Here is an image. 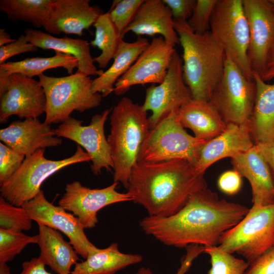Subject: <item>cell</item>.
<instances>
[{"label": "cell", "instance_id": "37", "mask_svg": "<svg viewBox=\"0 0 274 274\" xmlns=\"http://www.w3.org/2000/svg\"><path fill=\"white\" fill-rule=\"evenodd\" d=\"M25 156L0 143V185L7 181L23 162Z\"/></svg>", "mask_w": 274, "mask_h": 274}, {"label": "cell", "instance_id": "45", "mask_svg": "<svg viewBox=\"0 0 274 274\" xmlns=\"http://www.w3.org/2000/svg\"><path fill=\"white\" fill-rule=\"evenodd\" d=\"M260 77L265 82L274 78V46L269 54L265 68Z\"/></svg>", "mask_w": 274, "mask_h": 274}, {"label": "cell", "instance_id": "12", "mask_svg": "<svg viewBox=\"0 0 274 274\" xmlns=\"http://www.w3.org/2000/svg\"><path fill=\"white\" fill-rule=\"evenodd\" d=\"M21 207L38 224L47 226L64 234L78 255L84 259L98 249L89 241L78 218L61 207L49 201L43 190Z\"/></svg>", "mask_w": 274, "mask_h": 274}, {"label": "cell", "instance_id": "1", "mask_svg": "<svg viewBox=\"0 0 274 274\" xmlns=\"http://www.w3.org/2000/svg\"><path fill=\"white\" fill-rule=\"evenodd\" d=\"M246 206L220 199L208 188L194 193L184 207L168 217L148 216L140 222L148 235L167 246H218L222 234L247 214Z\"/></svg>", "mask_w": 274, "mask_h": 274}, {"label": "cell", "instance_id": "39", "mask_svg": "<svg viewBox=\"0 0 274 274\" xmlns=\"http://www.w3.org/2000/svg\"><path fill=\"white\" fill-rule=\"evenodd\" d=\"M170 9L174 20L187 22L191 16L196 1L163 0Z\"/></svg>", "mask_w": 274, "mask_h": 274}, {"label": "cell", "instance_id": "14", "mask_svg": "<svg viewBox=\"0 0 274 274\" xmlns=\"http://www.w3.org/2000/svg\"><path fill=\"white\" fill-rule=\"evenodd\" d=\"M46 96L40 83L33 78L15 73L7 78L0 89V122L16 115L22 118H38L46 111Z\"/></svg>", "mask_w": 274, "mask_h": 274}, {"label": "cell", "instance_id": "4", "mask_svg": "<svg viewBox=\"0 0 274 274\" xmlns=\"http://www.w3.org/2000/svg\"><path fill=\"white\" fill-rule=\"evenodd\" d=\"M110 119L107 140L113 163L114 182L127 188L150 130L149 117L142 105L124 97L112 109Z\"/></svg>", "mask_w": 274, "mask_h": 274}, {"label": "cell", "instance_id": "6", "mask_svg": "<svg viewBox=\"0 0 274 274\" xmlns=\"http://www.w3.org/2000/svg\"><path fill=\"white\" fill-rule=\"evenodd\" d=\"M45 149H40L26 156L21 166L1 186V197L12 204L21 207L32 199L41 190L43 183L62 168L77 163L91 161L88 154L80 145L75 153L61 160L45 158Z\"/></svg>", "mask_w": 274, "mask_h": 274}, {"label": "cell", "instance_id": "43", "mask_svg": "<svg viewBox=\"0 0 274 274\" xmlns=\"http://www.w3.org/2000/svg\"><path fill=\"white\" fill-rule=\"evenodd\" d=\"M45 265L39 257L33 258L22 263V269L20 274H52L46 270Z\"/></svg>", "mask_w": 274, "mask_h": 274}, {"label": "cell", "instance_id": "41", "mask_svg": "<svg viewBox=\"0 0 274 274\" xmlns=\"http://www.w3.org/2000/svg\"><path fill=\"white\" fill-rule=\"evenodd\" d=\"M244 274H274V245L250 264Z\"/></svg>", "mask_w": 274, "mask_h": 274}, {"label": "cell", "instance_id": "10", "mask_svg": "<svg viewBox=\"0 0 274 274\" xmlns=\"http://www.w3.org/2000/svg\"><path fill=\"white\" fill-rule=\"evenodd\" d=\"M256 85L225 54L222 76L210 101L227 124L250 123L256 97Z\"/></svg>", "mask_w": 274, "mask_h": 274}, {"label": "cell", "instance_id": "2", "mask_svg": "<svg viewBox=\"0 0 274 274\" xmlns=\"http://www.w3.org/2000/svg\"><path fill=\"white\" fill-rule=\"evenodd\" d=\"M207 188L204 174L186 160L138 162L132 169L127 194L142 205L149 216H172L195 193Z\"/></svg>", "mask_w": 274, "mask_h": 274}, {"label": "cell", "instance_id": "44", "mask_svg": "<svg viewBox=\"0 0 274 274\" xmlns=\"http://www.w3.org/2000/svg\"><path fill=\"white\" fill-rule=\"evenodd\" d=\"M254 145L268 166L274 182V141L269 144Z\"/></svg>", "mask_w": 274, "mask_h": 274}, {"label": "cell", "instance_id": "40", "mask_svg": "<svg viewBox=\"0 0 274 274\" xmlns=\"http://www.w3.org/2000/svg\"><path fill=\"white\" fill-rule=\"evenodd\" d=\"M242 178L239 173L234 169L225 171L218 178V187L222 192L227 195H234L242 188Z\"/></svg>", "mask_w": 274, "mask_h": 274}, {"label": "cell", "instance_id": "15", "mask_svg": "<svg viewBox=\"0 0 274 274\" xmlns=\"http://www.w3.org/2000/svg\"><path fill=\"white\" fill-rule=\"evenodd\" d=\"M176 51L175 46L162 37H154L127 72L116 82L114 93L124 94L134 85L160 84L166 76Z\"/></svg>", "mask_w": 274, "mask_h": 274}, {"label": "cell", "instance_id": "27", "mask_svg": "<svg viewBox=\"0 0 274 274\" xmlns=\"http://www.w3.org/2000/svg\"><path fill=\"white\" fill-rule=\"evenodd\" d=\"M149 43L148 40L143 37H138L133 42H127L122 39L111 66L101 76L92 80L93 92L100 93L102 97H106L114 92L116 82L127 72Z\"/></svg>", "mask_w": 274, "mask_h": 274}, {"label": "cell", "instance_id": "9", "mask_svg": "<svg viewBox=\"0 0 274 274\" xmlns=\"http://www.w3.org/2000/svg\"><path fill=\"white\" fill-rule=\"evenodd\" d=\"M210 31L225 54L248 78L253 79L248 57L249 25L243 0H218Z\"/></svg>", "mask_w": 274, "mask_h": 274}, {"label": "cell", "instance_id": "30", "mask_svg": "<svg viewBox=\"0 0 274 274\" xmlns=\"http://www.w3.org/2000/svg\"><path fill=\"white\" fill-rule=\"evenodd\" d=\"M54 0H1L0 10L9 19L31 23L41 27L48 16Z\"/></svg>", "mask_w": 274, "mask_h": 274}, {"label": "cell", "instance_id": "13", "mask_svg": "<svg viewBox=\"0 0 274 274\" xmlns=\"http://www.w3.org/2000/svg\"><path fill=\"white\" fill-rule=\"evenodd\" d=\"M192 98L183 77L182 59L176 51L163 81L157 85H151L146 91L142 106L147 112H151L149 117L150 129Z\"/></svg>", "mask_w": 274, "mask_h": 274}, {"label": "cell", "instance_id": "31", "mask_svg": "<svg viewBox=\"0 0 274 274\" xmlns=\"http://www.w3.org/2000/svg\"><path fill=\"white\" fill-rule=\"evenodd\" d=\"M93 26L95 28V37L90 45L101 51L99 55L94 58V61L100 68H106L114 58L123 38L111 20L108 12L100 14Z\"/></svg>", "mask_w": 274, "mask_h": 274}, {"label": "cell", "instance_id": "19", "mask_svg": "<svg viewBox=\"0 0 274 274\" xmlns=\"http://www.w3.org/2000/svg\"><path fill=\"white\" fill-rule=\"evenodd\" d=\"M0 140L5 145L25 157L40 149L61 145L50 125L38 118H27L13 121L0 130Z\"/></svg>", "mask_w": 274, "mask_h": 274}, {"label": "cell", "instance_id": "25", "mask_svg": "<svg viewBox=\"0 0 274 274\" xmlns=\"http://www.w3.org/2000/svg\"><path fill=\"white\" fill-rule=\"evenodd\" d=\"M256 97L250 121L254 145L269 144L274 141V83L268 84L254 73Z\"/></svg>", "mask_w": 274, "mask_h": 274}, {"label": "cell", "instance_id": "16", "mask_svg": "<svg viewBox=\"0 0 274 274\" xmlns=\"http://www.w3.org/2000/svg\"><path fill=\"white\" fill-rule=\"evenodd\" d=\"M119 183L114 182L101 189H91L78 181L67 183L58 206L77 217L85 229L94 227L98 222L97 212L110 204L132 201L130 196L116 190Z\"/></svg>", "mask_w": 274, "mask_h": 274}, {"label": "cell", "instance_id": "18", "mask_svg": "<svg viewBox=\"0 0 274 274\" xmlns=\"http://www.w3.org/2000/svg\"><path fill=\"white\" fill-rule=\"evenodd\" d=\"M89 0H54L43 27L49 34L82 36L102 13Z\"/></svg>", "mask_w": 274, "mask_h": 274}, {"label": "cell", "instance_id": "24", "mask_svg": "<svg viewBox=\"0 0 274 274\" xmlns=\"http://www.w3.org/2000/svg\"><path fill=\"white\" fill-rule=\"evenodd\" d=\"M178 114L183 127L201 140L209 141L226 128V123L210 101L192 98L179 108Z\"/></svg>", "mask_w": 274, "mask_h": 274}, {"label": "cell", "instance_id": "33", "mask_svg": "<svg viewBox=\"0 0 274 274\" xmlns=\"http://www.w3.org/2000/svg\"><path fill=\"white\" fill-rule=\"evenodd\" d=\"M32 220L22 207L15 206L0 197V229L14 232L28 231Z\"/></svg>", "mask_w": 274, "mask_h": 274}, {"label": "cell", "instance_id": "32", "mask_svg": "<svg viewBox=\"0 0 274 274\" xmlns=\"http://www.w3.org/2000/svg\"><path fill=\"white\" fill-rule=\"evenodd\" d=\"M204 253L210 257L211 267L208 274H244L250 265L219 246L204 247Z\"/></svg>", "mask_w": 274, "mask_h": 274}, {"label": "cell", "instance_id": "29", "mask_svg": "<svg viewBox=\"0 0 274 274\" xmlns=\"http://www.w3.org/2000/svg\"><path fill=\"white\" fill-rule=\"evenodd\" d=\"M78 67V60L74 56L55 52V55L49 57L26 58L18 61H8L0 65V89L4 86L7 78L17 73L32 78L39 76L47 70L63 67L68 74Z\"/></svg>", "mask_w": 274, "mask_h": 274}, {"label": "cell", "instance_id": "42", "mask_svg": "<svg viewBox=\"0 0 274 274\" xmlns=\"http://www.w3.org/2000/svg\"><path fill=\"white\" fill-rule=\"evenodd\" d=\"M186 254L182 259L180 268L175 274H185L189 269L193 261L201 253H204V246L191 245L186 248Z\"/></svg>", "mask_w": 274, "mask_h": 274}, {"label": "cell", "instance_id": "23", "mask_svg": "<svg viewBox=\"0 0 274 274\" xmlns=\"http://www.w3.org/2000/svg\"><path fill=\"white\" fill-rule=\"evenodd\" d=\"M29 42L38 48L53 50L75 57L78 60L77 72L88 76H101L104 71L94 65L90 53V43L87 40L67 37L57 38L42 31L27 28L24 31Z\"/></svg>", "mask_w": 274, "mask_h": 274}, {"label": "cell", "instance_id": "36", "mask_svg": "<svg viewBox=\"0 0 274 274\" xmlns=\"http://www.w3.org/2000/svg\"><path fill=\"white\" fill-rule=\"evenodd\" d=\"M218 0H197L193 13L187 21L195 33L202 35L210 31L211 18Z\"/></svg>", "mask_w": 274, "mask_h": 274}, {"label": "cell", "instance_id": "20", "mask_svg": "<svg viewBox=\"0 0 274 274\" xmlns=\"http://www.w3.org/2000/svg\"><path fill=\"white\" fill-rule=\"evenodd\" d=\"M254 145L250 123L227 124L222 133L204 144L194 167L198 173L204 174L209 166L219 160L231 158L248 151Z\"/></svg>", "mask_w": 274, "mask_h": 274}, {"label": "cell", "instance_id": "17", "mask_svg": "<svg viewBox=\"0 0 274 274\" xmlns=\"http://www.w3.org/2000/svg\"><path fill=\"white\" fill-rule=\"evenodd\" d=\"M248 20V57L253 73L264 71L274 46V12L270 0H243Z\"/></svg>", "mask_w": 274, "mask_h": 274}, {"label": "cell", "instance_id": "35", "mask_svg": "<svg viewBox=\"0 0 274 274\" xmlns=\"http://www.w3.org/2000/svg\"><path fill=\"white\" fill-rule=\"evenodd\" d=\"M144 0H114L108 12L110 18L122 38Z\"/></svg>", "mask_w": 274, "mask_h": 274}, {"label": "cell", "instance_id": "11", "mask_svg": "<svg viewBox=\"0 0 274 274\" xmlns=\"http://www.w3.org/2000/svg\"><path fill=\"white\" fill-rule=\"evenodd\" d=\"M111 109L93 115L89 125L70 117L55 129L56 136L71 140L82 147L91 159V169L94 175L104 168L110 171L113 168L110 147L105 134V124Z\"/></svg>", "mask_w": 274, "mask_h": 274}, {"label": "cell", "instance_id": "48", "mask_svg": "<svg viewBox=\"0 0 274 274\" xmlns=\"http://www.w3.org/2000/svg\"><path fill=\"white\" fill-rule=\"evenodd\" d=\"M136 274H153V273L150 268L142 267L139 269Z\"/></svg>", "mask_w": 274, "mask_h": 274}, {"label": "cell", "instance_id": "21", "mask_svg": "<svg viewBox=\"0 0 274 274\" xmlns=\"http://www.w3.org/2000/svg\"><path fill=\"white\" fill-rule=\"evenodd\" d=\"M129 32L138 37L159 35L175 46L180 43L170 10L163 0H144L122 37Z\"/></svg>", "mask_w": 274, "mask_h": 274}, {"label": "cell", "instance_id": "46", "mask_svg": "<svg viewBox=\"0 0 274 274\" xmlns=\"http://www.w3.org/2000/svg\"><path fill=\"white\" fill-rule=\"evenodd\" d=\"M16 39H12L11 36L4 28L0 29V47L14 42Z\"/></svg>", "mask_w": 274, "mask_h": 274}, {"label": "cell", "instance_id": "26", "mask_svg": "<svg viewBox=\"0 0 274 274\" xmlns=\"http://www.w3.org/2000/svg\"><path fill=\"white\" fill-rule=\"evenodd\" d=\"M39 226L37 244L39 257L57 274H71L73 266L79 260L73 246L65 241L60 232L47 226Z\"/></svg>", "mask_w": 274, "mask_h": 274}, {"label": "cell", "instance_id": "34", "mask_svg": "<svg viewBox=\"0 0 274 274\" xmlns=\"http://www.w3.org/2000/svg\"><path fill=\"white\" fill-rule=\"evenodd\" d=\"M38 236L14 232L0 229V263H7L30 244H37Z\"/></svg>", "mask_w": 274, "mask_h": 274}, {"label": "cell", "instance_id": "49", "mask_svg": "<svg viewBox=\"0 0 274 274\" xmlns=\"http://www.w3.org/2000/svg\"><path fill=\"white\" fill-rule=\"evenodd\" d=\"M270 1L272 4V7H273V12H274V0H270Z\"/></svg>", "mask_w": 274, "mask_h": 274}, {"label": "cell", "instance_id": "7", "mask_svg": "<svg viewBox=\"0 0 274 274\" xmlns=\"http://www.w3.org/2000/svg\"><path fill=\"white\" fill-rule=\"evenodd\" d=\"M178 111H172L150 129L139 161L156 162L182 159L194 166L207 141L187 132L179 120Z\"/></svg>", "mask_w": 274, "mask_h": 274}, {"label": "cell", "instance_id": "28", "mask_svg": "<svg viewBox=\"0 0 274 274\" xmlns=\"http://www.w3.org/2000/svg\"><path fill=\"white\" fill-rule=\"evenodd\" d=\"M142 260L140 255L121 252L118 244L112 243L106 248L98 249L85 260L78 262L71 274H114Z\"/></svg>", "mask_w": 274, "mask_h": 274}, {"label": "cell", "instance_id": "8", "mask_svg": "<svg viewBox=\"0 0 274 274\" xmlns=\"http://www.w3.org/2000/svg\"><path fill=\"white\" fill-rule=\"evenodd\" d=\"M274 245V203L253 205L245 216L221 236L218 245L251 264Z\"/></svg>", "mask_w": 274, "mask_h": 274}, {"label": "cell", "instance_id": "38", "mask_svg": "<svg viewBox=\"0 0 274 274\" xmlns=\"http://www.w3.org/2000/svg\"><path fill=\"white\" fill-rule=\"evenodd\" d=\"M38 49L28 42L25 35H22L14 42L0 47V65L12 56L22 53L37 52Z\"/></svg>", "mask_w": 274, "mask_h": 274}, {"label": "cell", "instance_id": "3", "mask_svg": "<svg viewBox=\"0 0 274 274\" xmlns=\"http://www.w3.org/2000/svg\"><path fill=\"white\" fill-rule=\"evenodd\" d=\"M183 48V73L192 98L210 101L224 68L225 52L210 31L194 32L187 22L174 20Z\"/></svg>", "mask_w": 274, "mask_h": 274}, {"label": "cell", "instance_id": "5", "mask_svg": "<svg viewBox=\"0 0 274 274\" xmlns=\"http://www.w3.org/2000/svg\"><path fill=\"white\" fill-rule=\"evenodd\" d=\"M46 96L44 122L48 124L62 123L73 112L85 111L98 107L102 96L94 93L92 80L80 72L65 77L39 76Z\"/></svg>", "mask_w": 274, "mask_h": 274}, {"label": "cell", "instance_id": "22", "mask_svg": "<svg viewBox=\"0 0 274 274\" xmlns=\"http://www.w3.org/2000/svg\"><path fill=\"white\" fill-rule=\"evenodd\" d=\"M233 169L249 182L254 206L274 203V182L266 162L255 145L248 151L231 158Z\"/></svg>", "mask_w": 274, "mask_h": 274}, {"label": "cell", "instance_id": "47", "mask_svg": "<svg viewBox=\"0 0 274 274\" xmlns=\"http://www.w3.org/2000/svg\"><path fill=\"white\" fill-rule=\"evenodd\" d=\"M0 274H12L7 263H0Z\"/></svg>", "mask_w": 274, "mask_h": 274}]
</instances>
